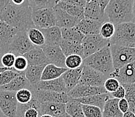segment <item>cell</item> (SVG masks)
<instances>
[{
  "instance_id": "obj_1",
  "label": "cell",
  "mask_w": 135,
  "mask_h": 117,
  "mask_svg": "<svg viewBox=\"0 0 135 117\" xmlns=\"http://www.w3.org/2000/svg\"><path fill=\"white\" fill-rule=\"evenodd\" d=\"M32 9L29 5L14 6L9 3L0 14V20L5 22L18 31L34 27L32 20Z\"/></svg>"
},
{
  "instance_id": "obj_2",
  "label": "cell",
  "mask_w": 135,
  "mask_h": 117,
  "mask_svg": "<svg viewBox=\"0 0 135 117\" xmlns=\"http://www.w3.org/2000/svg\"><path fill=\"white\" fill-rule=\"evenodd\" d=\"M133 0H110L104 13L114 25L132 22Z\"/></svg>"
},
{
  "instance_id": "obj_3",
  "label": "cell",
  "mask_w": 135,
  "mask_h": 117,
  "mask_svg": "<svg viewBox=\"0 0 135 117\" xmlns=\"http://www.w3.org/2000/svg\"><path fill=\"white\" fill-rule=\"evenodd\" d=\"M83 64L102 73L107 77H110L114 68L110 52V45L83 59Z\"/></svg>"
},
{
  "instance_id": "obj_4",
  "label": "cell",
  "mask_w": 135,
  "mask_h": 117,
  "mask_svg": "<svg viewBox=\"0 0 135 117\" xmlns=\"http://www.w3.org/2000/svg\"><path fill=\"white\" fill-rule=\"evenodd\" d=\"M110 45L135 48V23L127 22L115 25V32Z\"/></svg>"
},
{
  "instance_id": "obj_5",
  "label": "cell",
  "mask_w": 135,
  "mask_h": 117,
  "mask_svg": "<svg viewBox=\"0 0 135 117\" xmlns=\"http://www.w3.org/2000/svg\"><path fill=\"white\" fill-rule=\"evenodd\" d=\"M110 49L114 68L116 69L135 60V48L110 45Z\"/></svg>"
},
{
  "instance_id": "obj_6",
  "label": "cell",
  "mask_w": 135,
  "mask_h": 117,
  "mask_svg": "<svg viewBox=\"0 0 135 117\" xmlns=\"http://www.w3.org/2000/svg\"><path fill=\"white\" fill-rule=\"evenodd\" d=\"M32 20L34 25L39 29L56 26V18L53 8L32 10Z\"/></svg>"
},
{
  "instance_id": "obj_7",
  "label": "cell",
  "mask_w": 135,
  "mask_h": 117,
  "mask_svg": "<svg viewBox=\"0 0 135 117\" xmlns=\"http://www.w3.org/2000/svg\"><path fill=\"white\" fill-rule=\"evenodd\" d=\"M35 46L28 39L26 30H20L13 37L7 52L15 54L16 56L23 55Z\"/></svg>"
},
{
  "instance_id": "obj_8",
  "label": "cell",
  "mask_w": 135,
  "mask_h": 117,
  "mask_svg": "<svg viewBox=\"0 0 135 117\" xmlns=\"http://www.w3.org/2000/svg\"><path fill=\"white\" fill-rule=\"evenodd\" d=\"M84 58L101 50L104 46L110 45V40L103 38L99 34L85 36L81 43Z\"/></svg>"
},
{
  "instance_id": "obj_9",
  "label": "cell",
  "mask_w": 135,
  "mask_h": 117,
  "mask_svg": "<svg viewBox=\"0 0 135 117\" xmlns=\"http://www.w3.org/2000/svg\"><path fill=\"white\" fill-rule=\"evenodd\" d=\"M18 102L16 92L0 90V108L8 117H16Z\"/></svg>"
},
{
  "instance_id": "obj_10",
  "label": "cell",
  "mask_w": 135,
  "mask_h": 117,
  "mask_svg": "<svg viewBox=\"0 0 135 117\" xmlns=\"http://www.w3.org/2000/svg\"><path fill=\"white\" fill-rule=\"evenodd\" d=\"M108 77L94 69L83 64L81 76L79 83L92 86H104V83Z\"/></svg>"
},
{
  "instance_id": "obj_11",
  "label": "cell",
  "mask_w": 135,
  "mask_h": 117,
  "mask_svg": "<svg viewBox=\"0 0 135 117\" xmlns=\"http://www.w3.org/2000/svg\"><path fill=\"white\" fill-rule=\"evenodd\" d=\"M33 96L40 103L46 102H59L66 104L70 100V97L66 92H56L52 91L44 90L32 88Z\"/></svg>"
},
{
  "instance_id": "obj_12",
  "label": "cell",
  "mask_w": 135,
  "mask_h": 117,
  "mask_svg": "<svg viewBox=\"0 0 135 117\" xmlns=\"http://www.w3.org/2000/svg\"><path fill=\"white\" fill-rule=\"evenodd\" d=\"M110 77L116 78L121 84L135 83V60L118 69H114Z\"/></svg>"
},
{
  "instance_id": "obj_13",
  "label": "cell",
  "mask_w": 135,
  "mask_h": 117,
  "mask_svg": "<svg viewBox=\"0 0 135 117\" xmlns=\"http://www.w3.org/2000/svg\"><path fill=\"white\" fill-rule=\"evenodd\" d=\"M105 92H107V91L105 90L104 86H92L78 83L71 90L67 92V93L70 98L77 99Z\"/></svg>"
},
{
  "instance_id": "obj_14",
  "label": "cell",
  "mask_w": 135,
  "mask_h": 117,
  "mask_svg": "<svg viewBox=\"0 0 135 117\" xmlns=\"http://www.w3.org/2000/svg\"><path fill=\"white\" fill-rule=\"evenodd\" d=\"M48 58L50 63L60 67H65V66L66 56L64 55L59 45H43L40 46Z\"/></svg>"
},
{
  "instance_id": "obj_15",
  "label": "cell",
  "mask_w": 135,
  "mask_h": 117,
  "mask_svg": "<svg viewBox=\"0 0 135 117\" xmlns=\"http://www.w3.org/2000/svg\"><path fill=\"white\" fill-rule=\"evenodd\" d=\"M84 18L101 22L108 20L105 13L102 10L98 0H91L87 2L84 7Z\"/></svg>"
},
{
  "instance_id": "obj_16",
  "label": "cell",
  "mask_w": 135,
  "mask_h": 117,
  "mask_svg": "<svg viewBox=\"0 0 135 117\" xmlns=\"http://www.w3.org/2000/svg\"><path fill=\"white\" fill-rule=\"evenodd\" d=\"M18 32L16 28L0 20V48L5 53L7 52L9 45Z\"/></svg>"
},
{
  "instance_id": "obj_17",
  "label": "cell",
  "mask_w": 135,
  "mask_h": 117,
  "mask_svg": "<svg viewBox=\"0 0 135 117\" xmlns=\"http://www.w3.org/2000/svg\"><path fill=\"white\" fill-rule=\"evenodd\" d=\"M40 103L33 96L26 104H18L16 117H39Z\"/></svg>"
},
{
  "instance_id": "obj_18",
  "label": "cell",
  "mask_w": 135,
  "mask_h": 117,
  "mask_svg": "<svg viewBox=\"0 0 135 117\" xmlns=\"http://www.w3.org/2000/svg\"><path fill=\"white\" fill-rule=\"evenodd\" d=\"M35 89L52 91L56 92H66V87L62 76L51 80H40V82L33 85Z\"/></svg>"
},
{
  "instance_id": "obj_19",
  "label": "cell",
  "mask_w": 135,
  "mask_h": 117,
  "mask_svg": "<svg viewBox=\"0 0 135 117\" xmlns=\"http://www.w3.org/2000/svg\"><path fill=\"white\" fill-rule=\"evenodd\" d=\"M53 8L56 18V26L59 28L75 27L80 21L59 7L55 6Z\"/></svg>"
},
{
  "instance_id": "obj_20",
  "label": "cell",
  "mask_w": 135,
  "mask_h": 117,
  "mask_svg": "<svg viewBox=\"0 0 135 117\" xmlns=\"http://www.w3.org/2000/svg\"><path fill=\"white\" fill-rule=\"evenodd\" d=\"M32 87V85L28 82V80L26 77L25 72L22 71V72H20L18 76L14 77L8 84L1 86L0 90L17 92L22 88L31 89Z\"/></svg>"
},
{
  "instance_id": "obj_21",
  "label": "cell",
  "mask_w": 135,
  "mask_h": 117,
  "mask_svg": "<svg viewBox=\"0 0 135 117\" xmlns=\"http://www.w3.org/2000/svg\"><path fill=\"white\" fill-rule=\"evenodd\" d=\"M83 65L81 67L76 69H68L62 75V77L65 84L66 90L67 92L71 90L79 83L81 76Z\"/></svg>"
},
{
  "instance_id": "obj_22",
  "label": "cell",
  "mask_w": 135,
  "mask_h": 117,
  "mask_svg": "<svg viewBox=\"0 0 135 117\" xmlns=\"http://www.w3.org/2000/svg\"><path fill=\"white\" fill-rule=\"evenodd\" d=\"M103 22L94 20L83 18L76 25V28L85 36L99 34L100 27Z\"/></svg>"
},
{
  "instance_id": "obj_23",
  "label": "cell",
  "mask_w": 135,
  "mask_h": 117,
  "mask_svg": "<svg viewBox=\"0 0 135 117\" xmlns=\"http://www.w3.org/2000/svg\"><path fill=\"white\" fill-rule=\"evenodd\" d=\"M24 55L28 61V65H37L50 63L48 58L40 46H35Z\"/></svg>"
},
{
  "instance_id": "obj_24",
  "label": "cell",
  "mask_w": 135,
  "mask_h": 117,
  "mask_svg": "<svg viewBox=\"0 0 135 117\" xmlns=\"http://www.w3.org/2000/svg\"><path fill=\"white\" fill-rule=\"evenodd\" d=\"M39 113L40 116L46 114L56 117L65 113V104L59 102H42L40 103Z\"/></svg>"
},
{
  "instance_id": "obj_25",
  "label": "cell",
  "mask_w": 135,
  "mask_h": 117,
  "mask_svg": "<svg viewBox=\"0 0 135 117\" xmlns=\"http://www.w3.org/2000/svg\"><path fill=\"white\" fill-rule=\"evenodd\" d=\"M43 33L45 39V45H59L61 40V28L57 26L50 27L47 28L40 29Z\"/></svg>"
},
{
  "instance_id": "obj_26",
  "label": "cell",
  "mask_w": 135,
  "mask_h": 117,
  "mask_svg": "<svg viewBox=\"0 0 135 117\" xmlns=\"http://www.w3.org/2000/svg\"><path fill=\"white\" fill-rule=\"evenodd\" d=\"M61 50L66 57L70 55H79L84 59L83 46L81 43L62 39L59 44Z\"/></svg>"
},
{
  "instance_id": "obj_27",
  "label": "cell",
  "mask_w": 135,
  "mask_h": 117,
  "mask_svg": "<svg viewBox=\"0 0 135 117\" xmlns=\"http://www.w3.org/2000/svg\"><path fill=\"white\" fill-rule=\"evenodd\" d=\"M112 98L111 94L108 92H105V93H99V94L92 95V96L84 97V98H77V100L81 104L95 106L99 107V108L102 110L105 102L109 98Z\"/></svg>"
},
{
  "instance_id": "obj_28",
  "label": "cell",
  "mask_w": 135,
  "mask_h": 117,
  "mask_svg": "<svg viewBox=\"0 0 135 117\" xmlns=\"http://www.w3.org/2000/svg\"><path fill=\"white\" fill-rule=\"evenodd\" d=\"M119 99L114 98H109L102 109L103 117H122L123 113L118 107Z\"/></svg>"
},
{
  "instance_id": "obj_29",
  "label": "cell",
  "mask_w": 135,
  "mask_h": 117,
  "mask_svg": "<svg viewBox=\"0 0 135 117\" xmlns=\"http://www.w3.org/2000/svg\"><path fill=\"white\" fill-rule=\"evenodd\" d=\"M55 6L61 8L79 20L84 18V8L83 7L62 1H56Z\"/></svg>"
},
{
  "instance_id": "obj_30",
  "label": "cell",
  "mask_w": 135,
  "mask_h": 117,
  "mask_svg": "<svg viewBox=\"0 0 135 117\" xmlns=\"http://www.w3.org/2000/svg\"><path fill=\"white\" fill-rule=\"evenodd\" d=\"M47 64H42L37 65H28L24 71L25 76L28 82L32 85L36 84L41 80V76L44 68Z\"/></svg>"
},
{
  "instance_id": "obj_31",
  "label": "cell",
  "mask_w": 135,
  "mask_h": 117,
  "mask_svg": "<svg viewBox=\"0 0 135 117\" xmlns=\"http://www.w3.org/2000/svg\"><path fill=\"white\" fill-rule=\"evenodd\" d=\"M68 69L65 67H60L52 63H48L44 68L41 76V80H51L62 76Z\"/></svg>"
},
{
  "instance_id": "obj_32",
  "label": "cell",
  "mask_w": 135,
  "mask_h": 117,
  "mask_svg": "<svg viewBox=\"0 0 135 117\" xmlns=\"http://www.w3.org/2000/svg\"><path fill=\"white\" fill-rule=\"evenodd\" d=\"M65 112L72 117H85L82 104L77 99L70 98L65 104Z\"/></svg>"
},
{
  "instance_id": "obj_33",
  "label": "cell",
  "mask_w": 135,
  "mask_h": 117,
  "mask_svg": "<svg viewBox=\"0 0 135 117\" xmlns=\"http://www.w3.org/2000/svg\"><path fill=\"white\" fill-rule=\"evenodd\" d=\"M62 39L65 40L82 43L85 35L82 34L75 26L72 28H61Z\"/></svg>"
},
{
  "instance_id": "obj_34",
  "label": "cell",
  "mask_w": 135,
  "mask_h": 117,
  "mask_svg": "<svg viewBox=\"0 0 135 117\" xmlns=\"http://www.w3.org/2000/svg\"><path fill=\"white\" fill-rule=\"evenodd\" d=\"M27 35L33 45L36 46H42L45 45V39L43 33L36 26L28 28L26 30Z\"/></svg>"
},
{
  "instance_id": "obj_35",
  "label": "cell",
  "mask_w": 135,
  "mask_h": 117,
  "mask_svg": "<svg viewBox=\"0 0 135 117\" xmlns=\"http://www.w3.org/2000/svg\"><path fill=\"white\" fill-rule=\"evenodd\" d=\"M125 88V97L129 105V110L135 114V83L122 84Z\"/></svg>"
},
{
  "instance_id": "obj_36",
  "label": "cell",
  "mask_w": 135,
  "mask_h": 117,
  "mask_svg": "<svg viewBox=\"0 0 135 117\" xmlns=\"http://www.w3.org/2000/svg\"><path fill=\"white\" fill-rule=\"evenodd\" d=\"M33 86L31 89L22 88L16 92V97L19 104H26L30 102L33 98Z\"/></svg>"
},
{
  "instance_id": "obj_37",
  "label": "cell",
  "mask_w": 135,
  "mask_h": 117,
  "mask_svg": "<svg viewBox=\"0 0 135 117\" xmlns=\"http://www.w3.org/2000/svg\"><path fill=\"white\" fill-rule=\"evenodd\" d=\"M115 32V25L112 22L109 20L105 21L102 23L100 30H99V34L104 38L105 39L110 40L113 36Z\"/></svg>"
},
{
  "instance_id": "obj_38",
  "label": "cell",
  "mask_w": 135,
  "mask_h": 117,
  "mask_svg": "<svg viewBox=\"0 0 135 117\" xmlns=\"http://www.w3.org/2000/svg\"><path fill=\"white\" fill-rule=\"evenodd\" d=\"M29 6L32 10L54 8L56 0H28Z\"/></svg>"
},
{
  "instance_id": "obj_39",
  "label": "cell",
  "mask_w": 135,
  "mask_h": 117,
  "mask_svg": "<svg viewBox=\"0 0 135 117\" xmlns=\"http://www.w3.org/2000/svg\"><path fill=\"white\" fill-rule=\"evenodd\" d=\"M83 58L79 55H70L66 57L65 66L67 69H76L83 65Z\"/></svg>"
},
{
  "instance_id": "obj_40",
  "label": "cell",
  "mask_w": 135,
  "mask_h": 117,
  "mask_svg": "<svg viewBox=\"0 0 135 117\" xmlns=\"http://www.w3.org/2000/svg\"><path fill=\"white\" fill-rule=\"evenodd\" d=\"M20 72L15 71L13 68L7 69L0 73V87L8 84L15 77H16Z\"/></svg>"
},
{
  "instance_id": "obj_41",
  "label": "cell",
  "mask_w": 135,
  "mask_h": 117,
  "mask_svg": "<svg viewBox=\"0 0 135 117\" xmlns=\"http://www.w3.org/2000/svg\"><path fill=\"white\" fill-rule=\"evenodd\" d=\"M82 109L85 117H103L102 110L98 106L82 104Z\"/></svg>"
},
{
  "instance_id": "obj_42",
  "label": "cell",
  "mask_w": 135,
  "mask_h": 117,
  "mask_svg": "<svg viewBox=\"0 0 135 117\" xmlns=\"http://www.w3.org/2000/svg\"><path fill=\"white\" fill-rule=\"evenodd\" d=\"M15 54L11 52H6L2 55V57L0 59V62L2 66L8 69H11L13 67V64L16 59Z\"/></svg>"
},
{
  "instance_id": "obj_43",
  "label": "cell",
  "mask_w": 135,
  "mask_h": 117,
  "mask_svg": "<svg viewBox=\"0 0 135 117\" xmlns=\"http://www.w3.org/2000/svg\"><path fill=\"white\" fill-rule=\"evenodd\" d=\"M28 66V63L26 58L24 55H18L16 57L15 62L12 68L18 72H22L25 71Z\"/></svg>"
},
{
  "instance_id": "obj_44",
  "label": "cell",
  "mask_w": 135,
  "mask_h": 117,
  "mask_svg": "<svg viewBox=\"0 0 135 117\" xmlns=\"http://www.w3.org/2000/svg\"><path fill=\"white\" fill-rule=\"evenodd\" d=\"M120 83L118 80L114 77H108L104 83V87L108 93H112L118 89Z\"/></svg>"
},
{
  "instance_id": "obj_45",
  "label": "cell",
  "mask_w": 135,
  "mask_h": 117,
  "mask_svg": "<svg viewBox=\"0 0 135 117\" xmlns=\"http://www.w3.org/2000/svg\"><path fill=\"white\" fill-rule=\"evenodd\" d=\"M111 94L112 97L114 98H117V99H121V98H124L125 97V93H126V91H125V88L124 86L120 83V86L118 87V89L115 90L114 92L110 93Z\"/></svg>"
},
{
  "instance_id": "obj_46",
  "label": "cell",
  "mask_w": 135,
  "mask_h": 117,
  "mask_svg": "<svg viewBox=\"0 0 135 117\" xmlns=\"http://www.w3.org/2000/svg\"><path fill=\"white\" fill-rule=\"evenodd\" d=\"M118 107L120 111L122 113H125L129 110V105L128 103V101L125 98L119 99L118 100Z\"/></svg>"
},
{
  "instance_id": "obj_47",
  "label": "cell",
  "mask_w": 135,
  "mask_h": 117,
  "mask_svg": "<svg viewBox=\"0 0 135 117\" xmlns=\"http://www.w3.org/2000/svg\"><path fill=\"white\" fill-rule=\"evenodd\" d=\"M56 1H62V2H67V3L76 5V6H81V7H83V8H84L87 3L85 0H56Z\"/></svg>"
},
{
  "instance_id": "obj_48",
  "label": "cell",
  "mask_w": 135,
  "mask_h": 117,
  "mask_svg": "<svg viewBox=\"0 0 135 117\" xmlns=\"http://www.w3.org/2000/svg\"><path fill=\"white\" fill-rule=\"evenodd\" d=\"M9 3L18 6L29 5L28 0H9Z\"/></svg>"
},
{
  "instance_id": "obj_49",
  "label": "cell",
  "mask_w": 135,
  "mask_h": 117,
  "mask_svg": "<svg viewBox=\"0 0 135 117\" xmlns=\"http://www.w3.org/2000/svg\"><path fill=\"white\" fill-rule=\"evenodd\" d=\"M9 3V0H0V14Z\"/></svg>"
},
{
  "instance_id": "obj_50",
  "label": "cell",
  "mask_w": 135,
  "mask_h": 117,
  "mask_svg": "<svg viewBox=\"0 0 135 117\" xmlns=\"http://www.w3.org/2000/svg\"><path fill=\"white\" fill-rule=\"evenodd\" d=\"M110 0H98V2H99V5H100V7H101V9L103 12H104V10H105V7L108 5V3H109Z\"/></svg>"
},
{
  "instance_id": "obj_51",
  "label": "cell",
  "mask_w": 135,
  "mask_h": 117,
  "mask_svg": "<svg viewBox=\"0 0 135 117\" xmlns=\"http://www.w3.org/2000/svg\"><path fill=\"white\" fill-rule=\"evenodd\" d=\"M122 117H135V114L132 113V112L128 110L126 113H124Z\"/></svg>"
},
{
  "instance_id": "obj_52",
  "label": "cell",
  "mask_w": 135,
  "mask_h": 117,
  "mask_svg": "<svg viewBox=\"0 0 135 117\" xmlns=\"http://www.w3.org/2000/svg\"><path fill=\"white\" fill-rule=\"evenodd\" d=\"M132 22L135 23V0H133L132 4Z\"/></svg>"
},
{
  "instance_id": "obj_53",
  "label": "cell",
  "mask_w": 135,
  "mask_h": 117,
  "mask_svg": "<svg viewBox=\"0 0 135 117\" xmlns=\"http://www.w3.org/2000/svg\"><path fill=\"white\" fill-rule=\"evenodd\" d=\"M56 117H72V116H70L69 114H67V113L65 112V113H63V114H61V115L58 116H56Z\"/></svg>"
},
{
  "instance_id": "obj_54",
  "label": "cell",
  "mask_w": 135,
  "mask_h": 117,
  "mask_svg": "<svg viewBox=\"0 0 135 117\" xmlns=\"http://www.w3.org/2000/svg\"><path fill=\"white\" fill-rule=\"evenodd\" d=\"M39 117H53V116L51 115H49V114H42V115H40Z\"/></svg>"
},
{
  "instance_id": "obj_55",
  "label": "cell",
  "mask_w": 135,
  "mask_h": 117,
  "mask_svg": "<svg viewBox=\"0 0 135 117\" xmlns=\"http://www.w3.org/2000/svg\"><path fill=\"white\" fill-rule=\"evenodd\" d=\"M7 69L8 68H6V67H1V66H0V73H1L3 71H4V70Z\"/></svg>"
},
{
  "instance_id": "obj_56",
  "label": "cell",
  "mask_w": 135,
  "mask_h": 117,
  "mask_svg": "<svg viewBox=\"0 0 135 117\" xmlns=\"http://www.w3.org/2000/svg\"><path fill=\"white\" fill-rule=\"evenodd\" d=\"M4 51H3V50H2V49H1V48H0V59H1V57H2V55H3V53H4Z\"/></svg>"
},
{
  "instance_id": "obj_57",
  "label": "cell",
  "mask_w": 135,
  "mask_h": 117,
  "mask_svg": "<svg viewBox=\"0 0 135 117\" xmlns=\"http://www.w3.org/2000/svg\"><path fill=\"white\" fill-rule=\"evenodd\" d=\"M0 117H4V114H3V112L1 110V108H0Z\"/></svg>"
},
{
  "instance_id": "obj_58",
  "label": "cell",
  "mask_w": 135,
  "mask_h": 117,
  "mask_svg": "<svg viewBox=\"0 0 135 117\" xmlns=\"http://www.w3.org/2000/svg\"><path fill=\"white\" fill-rule=\"evenodd\" d=\"M86 1V2H90V1H91V0H85Z\"/></svg>"
},
{
  "instance_id": "obj_59",
  "label": "cell",
  "mask_w": 135,
  "mask_h": 117,
  "mask_svg": "<svg viewBox=\"0 0 135 117\" xmlns=\"http://www.w3.org/2000/svg\"><path fill=\"white\" fill-rule=\"evenodd\" d=\"M4 117H8V116H4Z\"/></svg>"
},
{
  "instance_id": "obj_60",
  "label": "cell",
  "mask_w": 135,
  "mask_h": 117,
  "mask_svg": "<svg viewBox=\"0 0 135 117\" xmlns=\"http://www.w3.org/2000/svg\"></svg>"
}]
</instances>
